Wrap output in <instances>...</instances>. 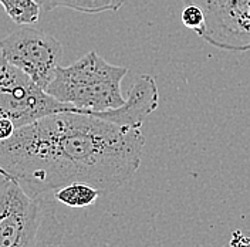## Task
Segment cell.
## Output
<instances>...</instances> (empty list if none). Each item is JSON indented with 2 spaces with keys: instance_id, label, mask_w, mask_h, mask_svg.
<instances>
[{
  "instance_id": "cell-1",
  "label": "cell",
  "mask_w": 250,
  "mask_h": 247,
  "mask_svg": "<svg viewBox=\"0 0 250 247\" xmlns=\"http://www.w3.org/2000/svg\"><path fill=\"white\" fill-rule=\"evenodd\" d=\"M144 145L141 129L68 111L24 125L0 141V168L30 193L76 182L109 193L134 178Z\"/></svg>"
},
{
  "instance_id": "cell-2",
  "label": "cell",
  "mask_w": 250,
  "mask_h": 247,
  "mask_svg": "<svg viewBox=\"0 0 250 247\" xmlns=\"http://www.w3.org/2000/svg\"><path fill=\"white\" fill-rule=\"evenodd\" d=\"M50 193V192H48ZM48 193H30L13 178L0 182V247H54L64 223Z\"/></svg>"
},
{
  "instance_id": "cell-3",
  "label": "cell",
  "mask_w": 250,
  "mask_h": 247,
  "mask_svg": "<svg viewBox=\"0 0 250 247\" xmlns=\"http://www.w3.org/2000/svg\"><path fill=\"white\" fill-rule=\"evenodd\" d=\"M128 68L109 64L97 51H88L77 62L59 67L46 93L81 114L103 112L125 103L121 82Z\"/></svg>"
},
{
  "instance_id": "cell-4",
  "label": "cell",
  "mask_w": 250,
  "mask_h": 247,
  "mask_svg": "<svg viewBox=\"0 0 250 247\" xmlns=\"http://www.w3.org/2000/svg\"><path fill=\"white\" fill-rule=\"evenodd\" d=\"M77 112L39 87L27 74L7 62L0 51V120H10L19 128L60 112Z\"/></svg>"
},
{
  "instance_id": "cell-5",
  "label": "cell",
  "mask_w": 250,
  "mask_h": 247,
  "mask_svg": "<svg viewBox=\"0 0 250 247\" xmlns=\"http://www.w3.org/2000/svg\"><path fill=\"white\" fill-rule=\"evenodd\" d=\"M0 51L43 90L54 78L62 59V43L54 36L26 26L3 37Z\"/></svg>"
},
{
  "instance_id": "cell-6",
  "label": "cell",
  "mask_w": 250,
  "mask_h": 247,
  "mask_svg": "<svg viewBox=\"0 0 250 247\" xmlns=\"http://www.w3.org/2000/svg\"><path fill=\"white\" fill-rule=\"evenodd\" d=\"M203 12L205 21L196 34L223 50H250V0H182Z\"/></svg>"
},
{
  "instance_id": "cell-7",
  "label": "cell",
  "mask_w": 250,
  "mask_h": 247,
  "mask_svg": "<svg viewBox=\"0 0 250 247\" xmlns=\"http://www.w3.org/2000/svg\"><path fill=\"white\" fill-rule=\"evenodd\" d=\"M158 103L159 94L155 80L148 74H142L135 80L128 98L121 107L93 112L90 115H95L120 126L141 129L144 120L158 108Z\"/></svg>"
},
{
  "instance_id": "cell-8",
  "label": "cell",
  "mask_w": 250,
  "mask_h": 247,
  "mask_svg": "<svg viewBox=\"0 0 250 247\" xmlns=\"http://www.w3.org/2000/svg\"><path fill=\"white\" fill-rule=\"evenodd\" d=\"M40 7L46 12L57 7L71 9L85 15H98L104 12L120 10L126 0H36Z\"/></svg>"
},
{
  "instance_id": "cell-9",
  "label": "cell",
  "mask_w": 250,
  "mask_h": 247,
  "mask_svg": "<svg viewBox=\"0 0 250 247\" xmlns=\"http://www.w3.org/2000/svg\"><path fill=\"white\" fill-rule=\"evenodd\" d=\"M100 193L101 192L94 186L83 184V182H76V184H70V185L56 189L53 192V196L56 201L68 207L83 209L95 203Z\"/></svg>"
},
{
  "instance_id": "cell-10",
  "label": "cell",
  "mask_w": 250,
  "mask_h": 247,
  "mask_svg": "<svg viewBox=\"0 0 250 247\" xmlns=\"http://www.w3.org/2000/svg\"><path fill=\"white\" fill-rule=\"evenodd\" d=\"M12 21L19 26H30L40 19V4L36 0H0Z\"/></svg>"
},
{
  "instance_id": "cell-11",
  "label": "cell",
  "mask_w": 250,
  "mask_h": 247,
  "mask_svg": "<svg viewBox=\"0 0 250 247\" xmlns=\"http://www.w3.org/2000/svg\"><path fill=\"white\" fill-rule=\"evenodd\" d=\"M205 16L203 12L195 4H188L182 12V23L187 26L188 29L193 31H198L203 26Z\"/></svg>"
},
{
  "instance_id": "cell-12",
  "label": "cell",
  "mask_w": 250,
  "mask_h": 247,
  "mask_svg": "<svg viewBox=\"0 0 250 247\" xmlns=\"http://www.w3.org/2000/svg\"><path fill=\"white\" fill-rule=\"evenodd\" d=\"M16 131H17V126L13 121L0 120V141H7L9 138H12Z\"/></svg>"
},
{
  "instance_id": "cell-13",
  "label": "cell",
  "mask_w": 250,
  "mask_h": 247,
  "mask_svg": "<svg viewBox=\"0 0 250 247\" xmlns=\"http://www.w3.org/2000/svg\"><path fill=\"white\" fill-rule=\"evenodd\" d=\"M0 173H1V175H4V176H7V178H12V176H10V175H9L7 172H4V170L1 169V168H0Z\"/></svg>"
},
{
  "instance_id": "cell-14",
  "label": "cell",
  "mask_w": 250,
  "mask_h": 247,
  "mask_svg": "<svg viewBox=\"0 0 250 247\" xmlns=\"http://www.w3.org/2000/svg\"><path fill=\"white\" fill-rule=\"evenodd\" d=\"M3 178H7V176H4V175H1V173H0V182L3 181Z\"/></svg>"
},
{
  "instance_id": "cell-15",
  "label": "cell",
  "mask_w": 250,
  "mask_h": 247,
  "mask_svg": "<svg viewBox=\"0 0 250 247\" xmlns=\"http://www.w3.org/2000/svg\"><path fill=\"white\" fill-rule=\"evenodd\" d=\"M54 247H62V246H54Z\"/></svg>"
}]
</instances>
